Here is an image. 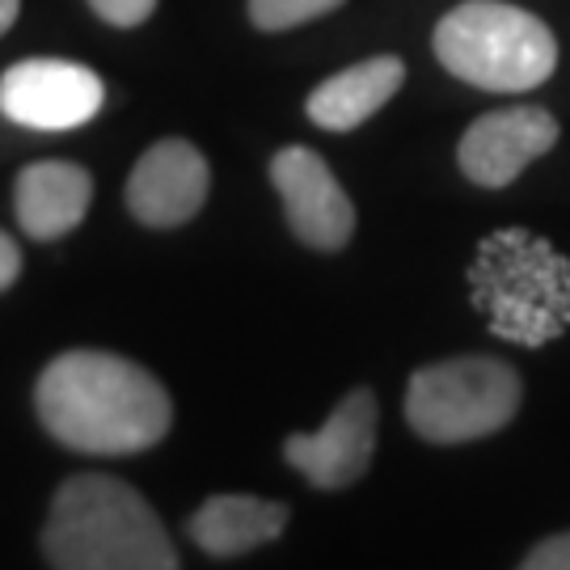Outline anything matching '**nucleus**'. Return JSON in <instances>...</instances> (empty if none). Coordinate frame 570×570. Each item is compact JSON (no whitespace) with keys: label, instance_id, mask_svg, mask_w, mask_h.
<instances>
[{"label":"nucleus","instance_id":"obj_1","mask_svg":"<svg viewBox=\"0 0 570 570\" xmlns=\"http://www.w3.org/2000/svg\"><path fill=\"white\" fill-rule=\"evenodd\" d=\"M42 428L72 452L127 456L161 444L174 423L165 385L110 351H63L35 389Z\"/></svg>","mask_w":570,"mask_h":570},{"label":"nucleus","instance_id":"obj_2","mask_svg":"<svg viewBox=\"0 0 570 570\" xmlns=\"http://www.w3.org/2000/svg\"><path fill=\"white\" fill-rule=\"evenodd\" d=\"M42 558L56 570H178L157 511L110 473H77L56 490Z\"/></svg>","mask_w":570,"mask_h":570},{"label":"nucleus","instance_id":"obj_3","mask_svg":"<svg viewBox=\"0 0 570 570\" xmlns=\"http://www.w3.org/2000/svg\"><path fill=\"white\" fill-rule=\"evenodd\" d=\"M435 56L452 77L478 89L524 94L553 77L558 42L529 9L503 0H465L435 26Z\"/></svg>","mask_w":570,"mask_h":570},{"label":"nucleus","instance_id":"obj_4","mask_svg":"<svg viewBox=\"0 0 570 570\" xmlns=\"http://www.w3.org/2000/svg\"><path fill=\"white\" fill-rule=\"evenodd\" d=\"M515 367L490 355H461L419 367L406 389V419L428 444H469L503 431L520 410Z\"/></svg>","mask_w":570,"mask_h":570},{"label":"nucleus","instance_id":"obj_5","mask_svg":"<svg viewBox=\"0 0 570 570\" xmlns=\"http://www.w3.org/2000/svg\"><path fill=\"white\" fill-rule=\"evenodd\" d=\"M102 77L72 60H26L0 77V115L35 131L81 127L102 110Z\"/></svg>","mask_w":570,"mask_h":570},{"label":"nucleus","instance_id":"obj_6","mask_svg":"<svg viewBox=\"0 0 570 570\" xmlns=\"http://www.w3.org/2000/svg\"><path fill=\"white\" fill-rule=\"evenodd\" d=\"M271 183L279 190L287 225L313 249H343L355 233V207L346 199L338 178L313 148H279L271 161Z\"/></svg>","mask_w":570,"mask_h":570},{"label":"nucleus","instance_id":"obj_7","mask_svg":"<svg viewBox=\"0 0 570 570\" xmlns=\"http://www.w3.org/2000/svg\"><path fill=\"white\" fill-rule=\"evenodd\" d=\"M376 452V397L372 389H351L334 406L326 428L313 435H287L284 456L317 490L355 487Z\"/></svg>","mask_w":570,"mask_h":570},{"label":"nucleus","instance_id":"obj_8","mask_svg":"<svg viewBox=\"0 0 570 570\" xmlns=\"http://www.w3.org/2000/svg\"><path fill=\"white\" fill-rule=\"evenodd\" d=\"M553 144H558V119L550 110L511 106V110H490L478 122H469L461 148H456V161L469 183L494 190V186L515 183Z\"/></svg>","mask_w":570,"mask_h":570},{"label":"nucleus","instance_id":"obj_9","mask_svg":"<svg viewBox=\"0 0 570 570\" xmlns=\"http://www.w3.org/2000/svg\"><path fill=\"white\" fill-rule=\"evenodd\" d=\"M207 161L195 144L161 140L144 153L127 178V207L148 228H178L199 216L207 199Z\"/></svg>","mask_w":570,"mask_h":570},{"label":"nucleus","instance_id":"obj_10","mask_svg":"<svg viewBox=\"0 0 570 570\" xmlns=\"http://www.w3.org/2000/svg\"><path fill=\"white\" fill-rule=\"evenodd\" d=\"M94 199V178L72 161H35L18 174V225L35 242H60L85 220Z\"/></svg>","mask_w":570,"mask_h":570},{"label":"nucleus","instance_id":"obj_11","mask_svg":"<svg viewBox=\"0 0 570 570\" xmlns=\"http://www.w3.org/2000/svg\"><path fill=\"white\" fill-rule=\"evenodd\" d=\"M402 81H406V63L397 56H372V60L351 63L317 85L308 94L305 110L322 131H351L372 119L402 89Z\"/></svg>","mask_w":570,"mask_h":570},{"label":"nucleus","instance_id":"obj_12","mask_svg":"<svg viewBox=\"0 0 570 570\" xmlns=\"http://www.w3.org/2000/svg\"><path fill=\"white\" fill-rule=\"evenodd\" d=\"M287 529V508L254 494H216L190 515V537L195 546L212 558H233L254 546L275 541Z\"/></svg>","mask_w":570,"mask_h":570},{"label":"nucleus","instance_id":"obj_13","mask_svg":"<svg viewBox=\"0 0 570 570\" xmlns=\"http://www.w3.org/2000/svg\"><path fill=\"white\" fill-rule=\"evenodd\" d=\"M338 4L343 0H249V21L258 30H292V26L322 18Z\"/></svg>","mask_w":570,"mask_h":570},{"label":"nucleus","instance_id":"obj_14","mask_svg":"<svg viewBox=\"0 0 570 570\" xmlns=\"http://www.w3.org/2000/svg\"><path fill=\"white\" fill-rule=\"evenodd\" d=\"M89 9L110 26H140L157 9V0H89Z\"/></svg>","mask_w":570,"mask_h":570},{"label":"nucleus","instance_id":"obj_15","mask_svg":"<svg viewBox=\"0 0 570 570\" xmlns=\"http://www.w3.org/2000/svg\"><path fill=\"white\" fill-rule=\"evenodd\" d=\"M524 570H570V532H558V537H546L541 546H532Z\"/></svg>","mask_w":570,"mask_h":570},{"label":"nucleus","instance_id":"obj_16","mask_svg":"<svg viewBox=\"0 0 570 570\" xmlns=\"http://www.w3.org/2000/svg\"><path fill=\"white\" fill-rule=\"evenodd\" d=\"M18 275H21V249H18V242L0 228V292H9Z\"/></svg>","mask_w":570,"mask_h":570},{"label":"nucleus","instance_id":"obj_17","mask_svg":"<svg viewBox=\"0 0 570 570\" xmlns=\"http://www.w3.org/2000/svg\"><path fill=\"white\" fill-rule=\"evenodd\" d=\"M18 4H21V0H0V35H4V30L18 21Z\"/></svg>","mask_w":570,"mask_h":570}]
</instances>
